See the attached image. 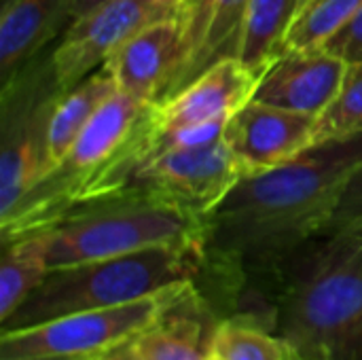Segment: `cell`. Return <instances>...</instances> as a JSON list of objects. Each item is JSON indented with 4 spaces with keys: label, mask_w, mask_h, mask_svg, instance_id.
Listing matches in <instances>:
<instances>
[{
    "label": "cell",
    "mask_w": 362,
    "mask_h": 360,
    "mask_svg": "<svg viewBox=\"0 0 362 360\" xmlns=\"http://www.w3.org/2000/svg\"><path fill=\"white\" fill-rule=\"evenodd\" d=\"M185 40L176 15L159 19L129 36L102 68H106L119 91L157 104L165 100L182 70Z\"/></svg>",
    "instance_id": "cell-12"
},
{
    "label": "cell",
    "mask_w": 362,
    "mask_h": 360,
    "mask_svg": "<svg viewBox=\"0 0 362 360\" xmlns=\"http://www.w3.org/2000/svg\"><path fill=\"white\" fill-rule=\"evenodd\" d=\"M202 360H221V359H216L214 354H210V352H208V354H206V356H204V359H202Z\"/></svg>",
    "instance_id": "cell-27"
},
{
    "label": "cell",
    "mask_w": 362,
    "mask_h": 360,
    "mask_svg": "<svg viewBox=\"0 0 362 360\" xmlns=\"http://www.w3.org/2000/svg\"><path fill=\"white\" fill-rule=\"evenodd\" d=\"M165 2H178V0H165Z\"/></svg>",
    "instance_id": "cell-28"
},
{
    "label": "cell",
    "mask_w": 362,
    "mask_h": 360,
    "mask_svg": "<svg viewBox=\"0 0 362 360\" xmlns=\"http://www.w3.org/2000/svg\"><path fill=\"white\" fill-rule=\"evenodd\" d=\"M305 0H250L238 47V59L257 76L284 51L293 21Z\"/></svg>",
    "instance_id": "cell-18"
},
{
    "label": "cell",
    "mask_w": 362,
    "mask_h": 360,
    "mask_svg": "<svg viewBox=\"0 0 362 360\" xmlns=\"http://www.w3.org/2000/svg\"><path fill=\"white\" fill-rule=\"evenodd\" d=\"M206 219L136 185L87 202L49 231V269L155 246L204 244Z\"/></svg>",
    "instance_id": "cell-5"
},
{
    "label": "cell",
    "mask_w": 362,
    "mask_h": 360,
    "mask_svg": "<svg viewBox=\"0 0 362 360\" xmlns=\"http://www.w3.org/2000/svg\"><path fill=\"white\" fill-rule=\"evenodd\" d=\"M272 331L308 360H362V221L293 252L267 291Z\"/></svg>",
    "instance_id": "cell-2"
},
{
    "label": "cell",
    "mask_w": 362,
    "mask_h": 360,
    "mask_svg": "<svg viewBox=\"0 0 362 360\" xmlns=\"http://www.w3.org/2000/svg\"><path fill=\"white\" fill-rule=\"evenodd\" d=\"M91 360H144V359L134 350L132 339H129V342H125V344H121V346H117V348H112V350H108V352H104V354H100V356H95V359H91Z\"/></svg>",
    "instance_id": "cell-26"
},
{
    "label": "cell",
    "mask_w": 362,
    "mask_h": 360,
    "mask_svg": "<svg viewBox=\"0 0 362 360\" xmlns=\"http://www.w3.org/2000/svg\"><path fill=\"white\" fill-rule=\"evenodd\" d=\"M115 91L119 89L110 72L106 68H100L93 74H89L83 83H78L76 87H72L70 91L57 98L51 119H49V129H47L45 174L66 157V153L83 134L91 117Z\"/></svg>",
    "instance_id": "cell-17"
},
{
    "label": "cell",
    "mask_w": 362,
    "mask_h": 360,
    "mask_svg": "<svg viewBox=\"0 0 362 360\" xmlns=\"http://www.w3.org/2000/svg\"><path fill=\"white\" fill-rule=\"evenodd\" d=\"M348 64L318 49L280 53L259 76L252 100L320 117L335 100Z\"/></svg>",
    "instance_id": "cell-13"
},
{
    "label": "cell",
    "mask_w": 362,
    "mask_h": 360,
    "mask_svg": "<svg viewBox=\"0 0 362 360\" xmlns=\"http://www.w3.org/2000/svg\"><path fill=\"white\" fill-rule=\"evenodd\" d=\"M362 166V134L312 146L301 157L244 176L206 216L195 282L218 318L248 314L272 329L267 291L280 265L325 233Z\"/></svg>",
    "instance_id": "cell-1"
},
{
    "label": "cell",
    "mask_w": 362,
    "mask_h": 360,
    "mask_svg": "<svg viewBox=\"0 0 362 360\" xmlns=\"http://www.w3.org/2000/svg\"><path fill=\"white\" fill-rule=\"evenodd\" d=\"M218 320L195 282H189L159 318L132 339V346L144 360H202Z\"/></svg>",
    "instance_id": "cell-15"
},
{
    "label": "cell",
    "mask_w": 362,
    "mask_h": 360,
    "mask_svg": "<svg viewBox=\"0 0 362 360\" xmlns=\"http://www.w3.org/2000/svg\"><path fill=\"white\" fill-rule=\"evenodd\" d=\"M174 284L134 303L76 312L17 331H0V360H91L144 331L182 293Z\"/></svg>",
    "instance_id": "cell-6"
},
{
    "label": "cell",
    "mask_w": 362,
    "mask_h": 360,
    "mask_svg": "<svg viewBox=\"0 0 362 360\" xmlns=\"http://www.w3.org/2000/svg\"><path fill=\"white\" fill-rule=\"evenodd\" d=\"M178 2L106 0L74 19L49 49V66L59 91H70L100 70L129 36L148 23L176 15Z\"/></svg>",
    "instance_id": "cell-8"
},
{
    "label": "cell",
    "mask_w": 362,
    "mask_h": 360,
    "mask_svg": "<svg viewBox=\"0 0 362 360\" xmlns=\"http://www.w3.org/2000/svg\"><path fill=\"white\" fill-rule=\"evenodd\" d=\"M316 115L250 100L229 119L225 140L244 176H250L284 166L316 146Z\"/></svg>",
    "instance_id": "cell-10"
},
{
    "label": "cell",
    "mask_w": 362,
    "mask_h": 360,
    "mask_svg": "<svg viewBox=\"0 0 362 360\" xmlns=\"http://www.w3.org/2000/svg\"><path fill=\"white\" fill-rule=\"evenodd\" d=\"M250 0H180L178 21L185 40L182 70L170 91L176 93L210 66L238 57L244 17ZM168 95V98H170Z\"/></svg>",
    "instance_id": "cell-14"
},
{
    "label": "cell",
    "mask_w": 362,
    "mask_h": 360,
    "mask_svg": "<svg viewBox=\"0 0 362 360\" xmlns=\"http://www.w3.org/2000/svg\"><path fill=\"white\" fill-rule=\"evenodd\" d=\"M259 76L238 57H225L193 79L187 87L153 104V136L229 121L252 100ZM151 149V146H148Z\"/></svg>",
    "instance_id": "cell-11"
},
{
    "label": "cell",
    "mask_w": 362,
    "mask_h": 360,
    "mask_svg": "<svg viewBox=\"0 0 362 360\" xmlns=\"http://www.w3.org/2000/svg\"><path fill=\"white\" fill-rule=\"evenodd\" d=\"M361 6L362 0H305L288 30L284 51L322 47Z\"/></svg>",
    "instance_id": "cell-21"
},
{
    "label": "cell",
    "mask_w": 362,
    "mask_h": 360,
    "mask_svg": "<svg viewBox=\"0 0 362 360\" xmlns=\"http://www.w3.org/2000/svg\"><path fill=\"white\" fill-rule=\"evenodd\" d=\"M59 95L49 51L0 85V216L45 174L47 129Z\"/></svg>",
    "instance_id": "cell-7"
},
{
    "label": "cell",
    "mask_w": 362,
    "mask_h": 360,
    "mask_svg": "<svg viewBox=\"0 0 362 360\" xmlns=\"http://www.w3.org/2000/svg\"><path fill=\"white\" fill-rule=\"evenodd\" d=\"M49 231L2 244L0 261V325L23 303L49 272Z\"/></svg>",
    "instance_id": "cell-19"
},
{
    "label": "cell",
    "mask_w": 362,
    "mask_h": 360,
    "mask_svg": "<svg viewBox=\"0 0 362 360\" xmlns=\"http://www.w3.org/2000/svg\"><path fill=\"white\" fill-rule=\"evenodd\" d=\"M153 104L115 91L66 157L0 216L2 244L51 231L74 208L125 189L148 159Z\"/></svg>",
    "instance_id": "cell-3"
},
{
    "label": "cell",
    "mask_w": 362,
    "mask_h": 360,
    "mask_svg": "<svg viewBox=\"0 0 362 360\" xmlns=\"http://www.w3.org/2000/svg\"><path fill=\"white\" fill-rule=\"evenodd\" d=\"M202 265L204 244H176L53 267L11 318L0 325V331L28 329L76 312L134 303L174 284L197 282Z\"/></svg>",
    "instance_id": "cell-4"
},
{
    "label": "cell",
    "mask_w": 362,
    "mask_h": 360,
    "mask_svg": "<svg viewBox=\"0 0 362 360\" xmlns=\"http://www.w3.org/2000/svg\"><path fill=\"white\" fill-rule=\"evenodd\" d=\"M322 49L346 64L362 62V6L322 45Z\"/></svg>",
    "instance_id": "cell-23"
},
{
    "label": "cell",
    "mask_w": 362,
    "mask_h": 360,
    "mask_svg": "<svg viewBox=\"0 0 362 360\" xmlns=\"http://www.w3.org/2000/svg\"><path fill=\"white\" fill-rule=\"evenodd\" d=\"M242 178L244 172L223 136L208 144L157 155L136 172L129 185L206 219Z\"/></svg>",
    "instance_id": "cell-9"
},
{
    "label": "cell",
    "mask_w": 362,
    "mask_h": 360,
    "mask_svg": "<svg viewBox=\"0 0 362 360\" xmlns=\"http://www.w3.org/2000/svg\"><path fill=\"white\" fill-rule=\"evenodd\" d=\"M102 2H106V0H68V4H66V28L74 19H78L81 15H85L87 11H91L93 6H98Z\"/></svg>",
    "instance_id": "cell-25"
},
{
    "label": "cell",
    "mask_w": 362,
    "mask_h": 360,
    "mask_svg": "<svg viewBox=\"0 0 362 360\" xmlns=\"http://www.w3.org/2000/svg\"><path fill=\"white\" fill-rule=\"evenodd\" d=\"M354 221H362V166L350 178V182L341 195V202L335 210L331 227L344 225V223H354Z\"/></svg>",
    "instance_id": "cell-24"
},
{
    "label": "cell",
    "mask_w": 362,
    "mask_h": 360,
    "mask_svg": "<svg viewBox=\"0 0 362 360\" xmlns=\"http://www.w3.org/2000/svg\"><path fill=\"white\" fill-rule=\"evenodd\" d=\"M362 134V62L348 64L335 100L316 121L314 144Z\"/></svg>",
    "instance_id": "cell-22"
},
{
    "label": "cell",
    "mask_w": 362,
    "mask_h": 360,
    "mask_svg": "<svg viewBox=\"0 0 362 360\" xmlns=\"http://www.w3.org/2000/svg\"><path fill=\"white\" fill-rule=\"evenodd\" d=\"M68 0H2L0 85L45 55L66 30Z\"/></svg>",
    "instance_id": "cell-16"
},
{
    "label": "cell",
    "mask_w": 362,
    "mask_h": 360,
    "mask_svg": "<svg viewBox=\"0 0 362 360\" xmlns=\"http://www.w3.org/2000/svg\"><path fill=\"white\" fill-rule=\"evenodd\" d=\"M208 352L221 360H284L286 344L261 320L233 314L218 320Z\"/></svg>",
    "instance_id": "cell-20"
}]
</instances>
